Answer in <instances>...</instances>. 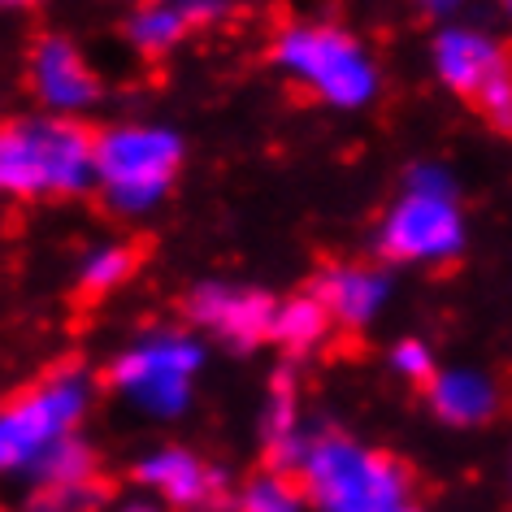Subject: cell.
Instances as JSON below:
<instances>
[{
    "label": "cell",
    "mask_w": 512,
    "mask_h": 512,
    "mask_svg": "<svg viewBox=\"0 0 512 512\" xmlns=\"http://www.w3.org/2000/svg\"><path fill=\"white\" fill-rule=\"evenodd\" d=\"M313 296L326 304L330 322L343 330H365L374 317L382 313V304L391 296V278L374 270V265H330V270L317 274Z\"/></svg>",
    "instance_id": "12"
},
{
    "label": "cell",
    "mask_w": 512,
    "mask_h": 512,
    "mask_svg": "<svg viewBox=\"0 0 512 512\" xmlns=\"http://www.w3.org/2000/svg\"><path fill=\"white\" fill-rule=\"evenodd\" d=\"M92 395L96 382L83 365H61L0 404V478H14V473L31 478V469L48 452L79 434Z\"/></svg>",
    "instance_id": "4"
},
{
    "label": "cell",
    "mask_w": 512,
    "mask_h": 512,
    "mask_svg": "<svg viewBox=\"0 0 512 512\" xmlns=\"http://www.w3.org/2000/svg\"><path fill=\"white\" fill-rule=\"evenodd\" d=\"M270 61L330 109H365L378 96V66L369 48L335 22H287L274 35Z\"/></svg>",
    "instance_id": "5"
},
{
    "label": "cell",
    "mask_w": 512,
    "mask_h": 512,
    "mask_svg": "<svg viewBox=\"0 0 512 512\" xmlns=\"http://www.w3.org/2000/svg\"><path fill=\"white\" fill-rule=\"evenodd\" d=\"M235 512H309V495H304L296 473L265 465L256 478L239 486Z\"/></svg>",
    "instance_id": "17"
},
{
    "label": "cell",
    "mask_w": 512,
    "mask_h": 512,
    "mask_svg": "<svg viewBox=\"0 0 512 512\" xmlns=\"http://www.w3.org/2000/svg\"><path fill=\"white\" fill-rule=\"evenodd\" d=\"M465 248V217H460L447 178L439 170H417L408 191L387 209L378 226V252L391 265H443Z\"/></svg>",
    "instance_id": "7"
},
{
    "label": "cell",
    "mask_w": 512,
    "mask_h": 512,
    "mask_svg": "<svg viewBox=\"0 0 512 512\" xmlns=\"http://www.w3.org/2000/svg\"><path fill=\"white\" fill-rule=\"evenodd\" d=\"M118 512H165V504H157V499H131V504H122Z\"/></svg>",
    "instance_id": "24"
},
{
    "label": "cell",
    "mask_w": 512,
    "mask_h": 512,
    "mask_svg": "<svg viewBox=\"0 0 512 512\" xmlns=\"http://www.w3.org/2000/svg\"><path fill=\"white\" fill-rule=\"evenodd\" d=\"M183 313L196 335H213L217 343H226V348L252 352V348H261V343H270L278 300L261 287L209 278V283H196L187 291Z\"/></svg>",
    "instance_id": "8"
},
{
    "label": "cell",
    "mask_w": 512,
    "mask_h": 512,
    "mask_svg": "<svg viewBox=\"0 0 512 512\" xmlns=\"http://www.w3.org/2000/svg\"><path fill=\"white\" fill-rule=\"evenodd\" d=\"M508 61V48L469 27H443L434 35V70L460 100H473L486 79Z\"/></svg>",
    "instance_id": "13"
},
{
    "label": "cell",
    "mask_w": 512,
    "mask_h": 512,
    "mask_svg": "<svg viewBox=\"0 0 512 512\" xmlns=\"http://www.w3.org/2000/svg\"><path fill=\"white\" fill-rule=\"evenodd\" d=\"M508 14H512V0H508Z\"/></svg>",
    "instance_id": "27"
},
{
    "label": "cell",
    "mask_w": 512,
    "mask_h": 512,
    "mask_svg": "<svg viewBox=\"0 0 512 512\" xmlns=\"http://www.w3.org/2000/svg\"><path fill=\"white\" fill-rule=\"evenodd\" d=\"M131 478L165 508H217L226 499V473L191 447H152L135 460Z\"/></svg>",
    "instance_id": "10"
},
{
    "label": "cell",
    "mask_w": 512,
    "mask_h": 512,
    "mask_svg": "<svg viewBox=\"0 0 512 512\" xmlns=\"http://www.w3.org/2000/svg\"><path fill=\"white\" fill-rule=\"evenodd\" d=\"M27 83L40 113H57V118H79L100 100V79L83 48L66 40V35H40L27 61Z\"/></svg>",
    "instance_id": "9"
},
{
    "label": "cell",
    "mask_w": 512,
    "mask_h": 512,
    "mask_svg": "<svg viewBox=\"0 0 512 512\" xmlns=\"http://www.w3.org/2000/svg\"><path fill=\"white\" fill-rule=\"evenodd\" d=\"M330 313L326 304L313 296V291H304V296H287L278 300V313H274V335L270 343L291 361H300V356H309L322 348V339L330 335Z\"/></svg>",
    "instance_id": "16"
},
{
    "label": "cell",
    "mask_w": 512,
    "mask_h": 512,
    "mask_svg": "<svg viewBox=\"0 0 512 512\" xmlns=\"http://www.w3.org/2000/svg\"><path fill=\"white\" fill-rule=\"evenodd\" d=\"M187 144L174 126L118 122L96 135V191L113 213L144 217L170 196Z\"/></svg>",
    "instance_id": "3"
},
{
    "label": "cell",
    "mask_w": 512,
    "mask_h": 512,
    "mask_svg": "<svg viewBox=\"0 0 512 512\" xmlns=\"http://www.w3.org/2000/svg\"><path fill=\"white\" fill-rule=\"evenodd\" d=\"M96 469H100L96 452L74 434V439H66L57 452H48L40 465L31 469V482H92Z\"/></svg>",
    "instance_id": "20"
},
{
    "label": "cell",
    "mask_w": 512,
    "mask_h": 512,
    "mask_svg": "<svg viewBox=\"0 0 512 512\" xmlns=\"http://www.w3.org/2000/svg\"><path fill=\"white\" fill-rule=\"evenodd\" d=\"M387 361H391L395 374L408 378V382H417V387H430V382L439 378V369H434V352L421 339H400L391 348Z\"/></svg>",
    "instance_id": "22"
},
{
    "label": "cell",
    "mask_w": 512,
    "mask_h": 512,
    "mask_svg": "<svg viewBox=\"0 0 512 512\" xmlns=\"http://www.w3.org/2000/svg\"><path fill=\"white\" fill-rule=\"evenodd\" d=\"M296 478L313 512H387L413 499V473L404 460L339 430H313Z\"/></svg>",
    "instance_id": "2"
},
{
    "label": "cell",
    "mask_w": 512,
    "mask_h": 512,
    "mask_svg": "<svg viewBox=\"0 0 512 512\" xmlns=\"http://www.w3.org/2000/svg\"><path fill=\"white\" fill-rule=\"evenodd\" d=\"M35 0H0V14H9V9H27Z\"/></svg>",
    "instance_id": "25"
},
{
    "label": "cell",
    "mask_w": 512,
    "mask_h": 512,
    "mask_svg": "<svg viewBox=\"0 0 512 512\" xmlns=\"http://www.w3.org/2000/svg\"><path fill=\"white\" fill-rule=\"evenodd\" d=\"M96 191V135L79 118L22 113L0 122V196L74 200Z\"/></svg>",
    "instance_id": "1"
},
{
    "label": "cell",
    "mask_w": 512,
    "mask_h": 512,
    "mask_svg": "<svg viewBox=\"0 0 512 512\" xmlns=\"http://www.w3.org/2000/svg\"><path fill=\"white\" fill-rule=\"evenodd\" d=\"M469 105L478 109L499 135H512V53H508L504 66L486 79V87L469 100Z\"/></svg>",
    "instance_id": "21"
},
{
    "label": "cell",
    "mask_w": 512,
    "mask_h": 512,
    "mask_svg": "<svg viewBox=\"0 0 512 512\" xmlns=\"http://www.w3.org/2000/svg\"><path fill=\"white\" fill-rule=\"evenodd\" d=\"M230 0H148L144 9H135L131 27V44L144 57H165L170 48H178L187 35L209 31L217 22L230 18Z\"/></svg>",
    "instance_id": "11"
},
{
    "label": "cell",
    "mask_w": 512,
    "mask_h": 512,
    "mask_svg": "<svg viewBox=\"0 0 512 512\" xmlns=\"http://www.w3.org/2000/svg\"><path fill=\"white\" fill-rule=\"evenodd\" d=\"M413 5H417L426 18H452L456 9L465 5V0H413Z\"/></svg>",
    "instance_id": "23"
},
{
    "label": "cell",
    "mask_w": 512,
    "mask_h": 512,
    "mask_svg": "<svg viewBox=\"0 0 512 512\" xmlns=\"http://www.w3.org/2000/svg\"><path fill=\"white\" fill-rule=\"evenodd\" d=\"M105 504V486L92 482H31L22 512H96Z\"/></svg>",
    "instance_id": "19"
},
{
    "label": "cell",
    "mask_w": 512,
    "mask_h": 512,
    "mask_svg": "<svg viewBox=\"0 0 512 512\" xmlns=\"http://www.w3.org/2000/svg\"><path fill=\"white\" fill-rule=\"evenodd\" d=\"M200 369L204 343L196 339V330H148L113 356L105 378L144 417L170 421L187 413Z\"/></svg>",
    "instance_id": "6"
},
{
    "label": "cell",
    "mask_w": 512,
    "mask_h": 512,
    "mask_svg": "<svg viewBox=\"0 0 512 512\" xmlns=\"http://www.w3.org/2000/svg\"><path fill=\"white\" fill-rule=\"evenodd\" d=\"M387 512H421V508L413 504V499H408V504H395V508H387Z\"/></svg>",
    "instance_id": "26"
},
{
    "label": "cell",
    "mask_w": 512,
    "mask_h": 512,
    "mask_svg": "<svg viewBox=\"0 0 512 512\" xmlns=\"http://www.w3.org/2000/svg\"><path fill=\"white\" fill-rule=\"evenodd\" d=\"M313 430L304 426L300 417V387L291 369H278L270 378V391H265V408H261V447L270 469H287L296 473L304 452H309Z\"/></svg>",
    "instance_id": "14"
},
{
    "label": "cell",
    "mask_w": 512,
    "mask_h": 512,
    "mask_svg": "<svg viewBox=\"0 0 512 512\" xmlns=\"http://www.w3.org/2000/svg\"><path fill=\"white\" fill-rule=\"evenodd\" d=\"M135 265H139V252L131 243H118V239L96 243L79 261V291H87V296H109V291H118L122 283H131Z\"/></svg>",
    "instance_id": "18"
},
{
    "label": "cell",
    "mask_w": 512,
    "mask_h": 512,
    "mask_svg": "<svg viewBox=\"0 0 512 512\" xmlns=\"http://www.w3.org/2000/svg\"><path fill=\"white\" fill-rule=\"evenodd\" d=\"M430 408L447 426H478L495 413V387L473 369H447L426 387Z\"/></svg>",
    "instance_id": "15"
}]
</instances>
